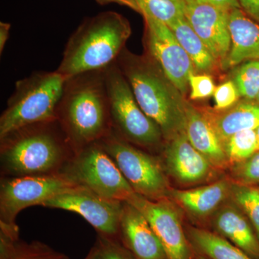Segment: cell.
<instances>
[{"label":"cell","mask_w":259,"mask_h":259,"mask_svg":"<svg viewBox=\"0 0 259 259\" xmlns=\"http://www.w3.org/2000/svg\"><path fill=\"white\" fill-rule=\"evenodd\" d=\"M140 13L148 15L166 25L185 17V0H135Z\"/></svg>","instance_id":"24"},{"label":"cell","mask_w":259,"mask_h":259,"mask_svg":"<svg viewBox=\"0 0 259 259\" xmlns=\"http://www.w3.org/2000/svg\"><path fill=\"white\" fill-rule=\"evenodd\" d=\"M127 202L146 217L166 253V259H192L178 206L170 198L151 200L135 193Z\"/></svg>","instance_id":"12"},{"label":"cell","mask_w":259,"mask_h":259,"mask_svg":"<svg viewBox=\"0 0 259 259\" xmlns=\"http://www.w3.org/2000/svg\"><path fill=\"white\" fill-rule=\"evenodd\" d=\"M215 88L210 75L193 73L189 78L190 98L192 100H203L213 96Z\"/></svg>","instance_id":"30"},{"label":"cell","mask_w":259,"mask_h":259,"mask_svg":"<svg viewBox=\"0 0 259 259\" xmlns=\"http://www.w3.org/2000/svg\"><path fill=\"white\" fill-rule=\"evenodd\" d=\"M11 25L8 23H0V54H3L5 46L10 37Z\"/></svg>","instance_id":"34"},{"label":"cell","mask_w":259,"mask_h":259,"mask_svg":"<svg viewBox=\"0 0 259 259\" xmlns=\"http://www.w3.org/2000/svg\"><path fill=\"white\" fill-rule=\"evenodd\" d=\"M255 134H256L257 142H258V151H259V126L255 130Z\"/></svg>","instance_id":"36"},{"label":"cell","mask_w":259,"mask_h":259,"mask_svg":"<svg viewBox=\"0 0 259 259\" xmlns=\"http://www.w3.org/2000/svg\"><path fill=\"white\" fill-rule=\"evenodd\" d=\"M78 186L63 174L3 177L0 183V224L15 226L17 216L30 206L40 205Z\"/></svg>","instance_id":"9"},{"label":"cell","mask_w":259,"mask_h":259,"mask_svg":"<svg viewBox=\"0 0 259 259\" xmlns=\"http://www.w3.org/2000/svg\"><path fill=\"white\" fill-rule=\"evenodd\" d=\"M60 173L105 198L127 202L136 193L98 142L75 151Z\"/></svg>","instance_id":"7"},{"label":"cell","mask_w":259,"mask_h":259,"mask_svg":"<svg viewBox=\"0 0 259 259\" xmlns=\"http://www.w3.org/2000/svg\"><path fill=\"white\" fill-rule=\"evenodd\" d=\"M168 27L190 57L195 71L202 74H208L215 69L218 64L217 61L185 17L178 19Z\"/></svg>","instance_id":"22"},{"label":"cell","mask_w":259,"mask_h":259,"mask_svg":"<svg viewBox=\"0 0 259 259\" xmlns=\"http://www.w3.org/2000/svg\"><path fill=\"white\" fill-rule=\"evenodd\" d=\"M241 96L233 81H228L216 87L213 97L214 107L218 111L227 110L236 105Z\"/></svg>","instance_id":"31"},{"label":"cell","mask_w":259,"mask_h":259,"mask_svg":"<svg viewBox=\"0 0 259 259\" xmlns=\"http://www.w3.org/2000/svg\"><path fill=\"white\" fill-rule=\"evenodd\" d=\"M84 259H89L88 255H87L86 258H85Z\"/></svg>","instance_id":"39"},{"label":"cell","mask_w":259,"mask_h":259,"mask_svg":"<svg viewBox=\"0 0 259 259\" xmlns=\"http://www.w3.org/2000/svg\"><path fill=\"white\" fill-rule=\"evenodd\" d=\"M89 259H136L118 236L100 234L88 255Z\"/></svg>","instance_id":"28"},{"label":"cell","mask_w":259,"mask_h":259,"mask_svg":"<svg viewBox=\"0 0 259 259\" xmlns=\"http://www.w3.org/2000/svg\"><path fill=\"white\" fill-rule=\"evenodd\" d=\"M212 226L220 236L241 248L251 258L259 259L258 236L244 213L234 202L223 204L217 209L213 215Z\"/></svg>","instance_id":"18"},{"label":"cell","mask_w":259,"mask_h":259,"mask_svg":"<svg viewBox=\"0 0 259 259\" xmlns=\"http://www.w3.org/2000/svg\"><path fill=\"white\" fill-rule=\"evenodd\" d=\"M185 18L218 64H222L231 47L229 10L212 5L187 4Z\"/></svg>","instance_id":"14"},{"label":"cell","mask_w":259,"mask_h":259,"mask_svg":"<svg viewBox=\"0 0 259 259\" xmlns=\"http://www.w3.org/2000/svg\"><path fill=\"white\" fill-rule=\"evenodd\" d=\"M231 47L221 69L236 67L245 61H259V23L241 8L229 11Z\"/></svg>","instance_id":"16"},{"label":"cell","mask_w":259,"mask_h":259,"mask_svg":"<svg viewBox=\"0 0 259 259\" xmlns=\"http://www.w3.org/2000/svg\"><path fill=\"white\" fill-rule=\"evenodd\" d=\"M98 143L136 193L151 200L168 198L171 189L159 160L121 139L112 131Z\"/></svg>","instance_id":"8"},{"label":"cell","mask_w":259,"mask_h":259,"mask_svg":"<svg viewBox=\"0 0 259 259\" xmlns=\"http://www.w3.org/2000/svg\"><path fill=\"white\" fill-rule=\"evenodd\" d=\"M185 134L190 144L218 169L230 166L224 146L203 112L185 105Z\"/></svg>","instance_id":"17"},{"label":"cell","mask_w":259,"mask_h":259,"mask_svg":"<svg viewBox=\"0 0 259 259\" xmlns=\"http://www.w3.org/2000/svg\"><path fill=\"white\" fill-rule=\"evenodd\" d=\"M117 64L143 111L161 129L165 141L185 133L186 102L182 94L147 55L124 49Z\"/></svg>","instance_id":"3"},{"label":"cell","mask_w":259,"mask_h":259,"mask_svg":"<svg viewBox=\"0 0 259 259\" xmlns=\"http://www.w3.org/2000/svg\"><path fill=\"white\" fill-rule=\"evenodd\" d=\"M223 146L230 166L245 161L258 151L255 130L233 135L223 143Z\"/></svg>","instance_id":"26"},{"label":"cell","mask_w":259,"mask_h":259,"mask_svg":"<svg viewBox=\"0 0 259 259\" xmlns=\"http://www.w3.org/2000/svg\"><path fill=\"white\" fill-rule=\"evenodd\" d=\"M255 103L258 104L259 105V94L258 97H257L256 100H255Z\"/></svg>","instance_id":"38"},{"label":"cell","mask_w":259,"mask_h":259,"mask_svg":"<svg viewBox=\"0 0 259 259\" xmlns=\"http://www.w3.org/2000/svg\"><path fill=\"white\" fill-rule=\"evenodd\" d=\"M0 259H69L39 241H21L18 229L0 227Z\"/></svg>","instance_id":"21"},{"label":"cell","mask_w":259,"mask_h":259,"mask_svg":"<svg viewBox=\"0 0 259 259\" xmlns=\"http://www.w3.org/2000/svg\"><path fill=\"white\" fill-rule=\"evenodd\" d=\"M66 81L56 70L35 71L17 81L0 116V139L25 126L57 120Z\"/></svg>","instance_id":"5"},{"label":"cell","mask_w":259,"mask_h":259,"mask_svg":"<svg viewBox=\"0 0 259 259\" xmlns=\"http://www.w3.org/2000/svg\"><path fill=\"white\" fill-rule=\"evenodd\" d=\"M118 237L136 259H166L163 245L147 219L127 202L123 204Z\"/></svg>","instance_id":"15"},{"label":"cell","mask_w":259,"mask_h":259,"mask_svg":"<svg viewBox=\"0 0 259 259\" xmlns=\"http://www.w3.org/2000/svg\"><path fill=\"white\" fill-rule=\"evenodd\" d=\"M232 182L221 180L190 190H171L168 198L196 218L208 217L231 195Z\"/></svg>","instance_id":"19"},{"label":"cell","mask_w":259,"mask_h":259,"mask_svg":"<svg viewBox=\"0 0 259 259\" xmlns=\"http://www.w3.org/2000/svg\"><path fill=\"white\" fill-rule=\"evenodd\" d=\"M189 237L194 246L209 259H253L241 248L213 232L190 228Z\"/></svg>","instance_id":"23"},{"label":"cell","mask_w":259,"mask_h":259,"mask_svg":"<svg viewBox=\"0 0 259 259\" xmlns=\"http://www.w3.org/2000/svg\"><path fill=\"white\" fill-rule=\"evenodd\" d=\"M131 28L125 17L105 12L87 19L70 36L56 71L68 78L104 71L125 49Z\"/></svg>","instance_id":"4"},{"label":"cell","mask_w":259,"mask_h":259,"mask_svg":"<svg viewBox=\"0 0 259 259\" xmlns=\"http://www.w3.org/2000/svg\"><path fill=\"white\" fill-rule=\"evenodd\" d=\"M194 259H209L207 258L206 256H204V255H197V257H195Z\"/></svg>","instance_id":"37"},{"label":"cell","mask_w":259,"mask_h":259,"mask_svg":"<svg viewBox=\"0 0 259 259\" xmlns=\"http://www.w3.org/2000/svg\"><path fill=\"white\" fill-rule=\"evenodd\" d=\"M163 152V168L167 175L184 185H197L210 180L215 168L190 144L185 133L167 141Z\"/></svg>","instance_id":"13"},{"label":"cell","mask_w":259,"mask_h":259,"mask_svg":"<svg viewBox=\"0 0 259 259\" xmlns=\"http://www.w3.org/2000/svg\"><path fill=\"white\" fill-rule=\"evenodd\" d=\"M233 82L247 101H255L259 94V61H245L236 69Z\"/></svg>","instance_id":"27"},{"label":"cell","mask_w":259,"mask_h":259,"mask_svg":"<svg viewBox=\"0 0 259 259\" xmlns=\"http://www.w3.org/2000/svg\"><path fill=\"white\" fill-rule=\"evenodd\" d=\"M124 202L102 197L81 186L54 196L42 206L79 214L100 234L118 236Z\"/></svg>","instance_id":"11"},{"label":"cell","mask_w":259,"mask_h":259,"mask_svg":"<svg viewBox=\"0 0 259 259\" xmlns=\"http://www.w3.org/2000/svg\"><path fill=\"white\" fill-rule=\"evenodd\" d=\"M105 74L112 132L134 146L159 148L165 141L161 129L139 106L117 61L105 70Z\"/></svg>","instance_id":"6"},{"label":"cell","mask_w":259,"mask_h":259,"mask_svg":"<svg viewBox=\"0 0 259 259\" xmlns=\"http://www.w3.org/2000/svg\"><path fill=\"white\" fill-rule=\"evenodd\" d=\"M97 1L102 5L117 3V4L123 5V6L128 7L131 9L140 13L139 7H138L135 0H97Z\"/></svg>","instance_id":"35"},{"label":"cell","mask_w":259,"mask_h":259,"mask_svg":"<svg viewBox=\"0 0 259 259\" xmlns=\"http://www.w3.org/2000/svg\"><path fill=\"white\" fill-rule=\"evenodd\" d=\"M203 112L223 144L233 135L255 130L259 126V105L257 103L243 102L221 111Z\"/></svg>","instance_id":"20"},{"label":"cell","mask_w":259,"mask_h":259,"mask_svg":"<svg viewBox=\"0 0 259 259\" xmlns=\"http://www.w3.org/2000/svg\"><path fill=\"white\" fill-rule=\"evenodd\" d=\"M57 121L74 151L99 142L112 132L105 70L66 79Z\"/></svg>","instance_id":"1"},{"label":"cell","mask_w":259,"mask_h":259,"mask_svg":"<svg viewBox=\"0 0 259 259\" xmlns=\"http://www.w3.org/2000/svg\"><path fill=\"white\" fill-rule=\"evenodd\" d=\"M187 4L209 5L222 9L231 10L241 8L238 0H185Z\"/></svg>","instance_id":"32"},{"label":"cell","mask_w":259,"mask_h":259,"mask_svg":"<svg viewBox=\"0 0 259 259\" xmlns=\"http://www.w3.org/2000/svg\"><path fill=\"white\" fill-rule=\"evenodd\" d=\"M74 152L57 120L25 126L0 139L2 175L60 173Z\"/></svg>","instance_id":"2"},{"label":"cell","mask_w":259,"mask_h":259,"mask_svg":"<svg viewBox=\"0 0 259 259\" xmlns=\"http://www.w3.org/2000/svg\"><path fill=\"white\" fill-rule=\"evenodd\" d=\"M231 167V176L235 183L249 186L258 185L259 151L245 161Z\"/></svg>","instance_id":"29"},{"label":"cell","mask_w":259,"mask_h":259,"mask_svg":"<svg viewBox=\"0 0 259 259\" xmlns=\"http://www.w3.org/2000/svg\"><path fill=\"white\" fill-rule=\"evenodd\" d=\"M143 17L146 55L185 96L189 90V78L196 71L192 61L169 27L148 15Z\"/></svg>","instance_id":"10"},{"label":"cell","mask_w":259,"mask_h":259,"mask_svg":"<svg viewBox=\"0 0 259 259\" xmlns=\"http://www.w3.org/2000/svg\"><path fill=\"white\" fill-rule=\"evenodd\" d=\"M230 196L248 218L259 239V189L232 182Z\"/></svg>","instance_id":"25"},{"label":"cell","mask_w":259,"mask_h":259,"mask_svg":"<svg viewBox=\"0 0 259 259\" xmlns=\"http://www.w3.org/2000/svg\"><path fill=\"white\" fill-rule=\"evenodd\" d=\"M241 9L259 23V0H238Z\"/></svg>","instance_id":"33"}]
</instances>
